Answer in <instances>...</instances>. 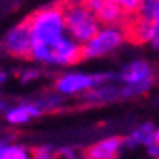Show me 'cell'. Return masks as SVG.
Returning a JSON list of instances; mask_svg holds the SVG:
<instances>
[{
	"label": "cell",
	"mask_w": 159,
	"mask_h": 159,
	"mask_svg": "<svg viewBox=\"0 0 159 159\" xmlns=\"http://www.w3.org/2000/svg\"><path fill=\"white\" fill-rule=\"evenodd\" d=\"M116 82L121 87L123 102L146 97L157 85V68L146 57H134L125 61L116 70Z\"/></svg>",
	"instance_id": "cell-1"
},
{
	"label": "cell",
	"mask_w": 159,
	"mask_h": 159,
	"mask_svg": "<svg viewBox=\"0 0 159 159\" xmlns=\"http://www.w3.org/2000/svg\"><path fill=\"white\" fill-rule=\"evenodd\" d=\"M116 82V70H76V68H65L57 72L51 87L63 95L65 98H80L91 89Z\"/></svg>",
	"instance_id": "cell-2"
},
{
	"label": "cell",
	"mask_w": 159,
	"mask_h": 159,
	"mask_svg": "<svg viewBox=\"0 0 159 159\" xmlns=\"http://www.w3.org/2000/svg\"><path fill=\"white\" fill-rule=\"evenodd\" d=\"M27 19L30 25L32 46H53L57 40H61L66 34L63 2L38 8Z\"/></svg>",
	"instance_id": "cell-3"
},
{
	"label": "cell",
	"mask_w": 159,
	"mask_h": 159,
	"mask_svg": "<svg viewBox=\"0 0 159 159\" xmlns=\"http://www.w3.org/2000/svg\"><path fill=\"white\" fill-rule=\"evenodd\" d=\"M82 48L84 46L66 32L53 46H32L30 61L44 68H72L84 61Z\"/></svg>",
	"instance_id": "cell-4"
},
{
	"label": "cell",
	"mask_w": 159,
	"mask_h": 159,
	"mask_svg": "<svg viewBox=\"0 0 159 159\" xmlns=\"http://www.w3.org/2000/svg\"><path fill=\"white\" fill-rule=\"evenodd\" d=\"M129 38L159 51V0H142L140 8L127 21Z\"/></svg>",
	"instance_id": "cell-5"
},
{
	"label": "cell",
	"mask_w": 159,
	"mask_h": 159,
	"mask_svg": "<svg viewBox=\"0 0 159 159\" xmlns=\"http://www.w3.org/2000/svg\"><path fill=\"white\" fill-rule=\"evenodd\" d=\"M131 42L127 25H102L98 32L82 48L84 61H98L121 51Z\"/></svg>",
	"instance_id": "cell-6"
},
{
	"label": "cell",
	"mask_w": 159,
	"mask_h": 159,
	"mask_svg": "<svg viewBox=\"0 0 159 159\" xmlns=\"http://www.w3.org/2000/svg\"><path fill=\"white\" fill-rule=\"evenodd\" d=\"M63 10H65L66 32L82 46L87 44L102 27L98 17L93 13V10H89V6L84 0H65Z\"/></svg>",
	"instance_id": "cell-7"
},
{
	"label": "cell",
	"mask_w": 159,
	"mask_h": 159,
	"mask_svg": "<svg viewBox=\"0 0 159 159\" xmlns=\"http://www.w3.org/2000/svg\"><path fill=\"white\" fill-rule=\"evenodd\" d=\"M32 49V34L29 19H23L15 25H11L0 38V55L13 61H25L30 59Z\"/></svg>",
	"instance_id": "cell-8"
},
{
	"label": "cell",
	"mask_w": 159,
	"mask_h": 159,
	"mask_svg": "<svg viewBox=\"0 0 159 159\" xmlns=\"http://www.w3.org/2000/svg\"><path fill=\"white\" fill-rule=\"evenodd\" d=\"M44 112L38 108V104L32 101V98H23L19 102H13L8 106V110L4 112L2 119L10 125V127H23V125H29L34 119L42 117Z\"/></svg>",
	"instance_id": "cell-9"
},
{
	"label": "cell",
	"mask_w": 159,
	"mask_h": 159,
	"mask_svg": "<svg viewBox=\"0 0 159 159\" xmlns=\"http://www.w3.org/2000/svg\"><path fill=\"white\" fill-rule=\"evenodd\" d=\"M125 152L123 136H104L84 150V159H117Z\"/></svg>",
	"instance_id": "cell-10"
},
{
	"label": "cell",
	"mask_w": 159,
	"mask_h": 159,
	"mask_svg": "<svg viewBox=\"0 0 159 159\" xmlns=\"http://www.w3.org/2000/svg\"><path fill=\"white\" fill-rule=\"evenodd\" d=\"M102 25H127L129 15L116 0H84Z\"/></svg>",
	"instance_id": "cell-11"
},
{
	"label": "cell",
	"mask_w": 159,
	"mask_h": 159,
	"mask_svg": "<svg viewBox=\"0 0 159 159\" xmlns=\"http://www.w3.org/2000/svg\"><path fill=\"white\" fill-rule=\"evenodd\" d=\"M155 129L157 125L150 119L146 121H138L136 125H133L125 134H123V142H125V150L134 152V150H144L148 144L155 142Z\"/></svg>",
	"instance_id": "cell-12"
},
{
	"label": "cell",
	"mask_w": 159,
	"mask_h": 159,
	"mask_svg": "<svg viewBox=\"0 0 159 159\" xmlns=\"http://www.w3.org/2000/svg\"><path fill=\"white\" fill-rule=\"evenodd\" d=\"M80 101L87 106H106V104L123 102V95H121V87H119L117 82H110V84L91 89L84 97H80Z\"/></svg>",
	"instance_id": "cell-13"
},
{
	"label": "cell",
	"mask_w": 159,
	"mask_h": 159,
	"mask_svg": "<svg viewBox=\"0 0 159 159\" xmlns=\"http://www.w3.org/2000/svg\"><path fill=\"white\" fill-rule=\"evenodd\" d=\"M30 98L38 104V108L44 112V116H48V114H57V112L65 110L66 101H68V98H65L63 95H59L53 87L48 89V91L34 93V95H30Z\"/></svg>",
	"instance_id": "cell-14"
},
{
	"label": "cell",
	"mask_w": 159,
	"mask_h": 159,
	"mask_svg": "<svg viewBox=\"0 0 159 159\" xmlns=\"http://www.w3.org/2000/svg\"><path fill=\"white\" fill-rule=\"evenodd\" d=\"M44 74H46L44 66L34 63V65H29V66H21L15 72V78H17V82L21 85H34L44 78Z\"/></svg>",
	"instance_id": "cell-15"
},
{
	"label": "cell",
	"mask_w": 159,
	"mask_h": 159,
	"mask_svg": "<svg viewBox=\"0 0 159 159\" xmlns=\"http://www.w3.org/2000/svg\"><path fill=\"white\" fill-rule=\"evenodd\" d=\"M0 159H32V148L21 140H13L4 148Z\"/></svg>",
	"instance_id": "cell-16"
},
{
	"label": "cell",
	"mask_w": 159,
	"mask_h": 159,
	"mask_svg": "<svg viewBox=\"0 0 159 159\" xmlns=\"http://www.w3.org/2000/svg\"><path fill=\"white\" fill-rule=\"evenodd\" d=\"M32 159H61L59 148L53 144H38L32 148Z\"/></svg>",
	"instance_id": "cell-17"
},
{
	"label": "cell",
	"mask_w": 159,
	"mask_h": 159,
	"mask_svg": "<svg viewBox=\"0 0 159 159\" xmlns=\"http://www.w3.org/2000/svg\"><path fill=\"white\" fill-rule=\"evenodd\" d=\"M116 2L121 6V8L125 10V13L131 17V15H134V13L138 11V8H140V2H142V0H116Z\"/></svg>",
	"instance_id": "cell-18"
},
{
	"label": "cell",
	"mask_w": 159,
	"mask_h": 159,
	"mask_svg": "<svg viewBox=\"0 0 159 159\" xmlns=\"http://www.w3.org/2000/svg\"><path fill=\"white\" fill-rule=\"evenodd\" d=\"M144 153L148 159H159V144L157 142H152L144 148Z\"/></svg>",
	"instance_id": "cell-19"
},
{
	"label": "cell",
	"mask_w": 159,
	"mask_h": 159,
	"mask_svg": "<svg viewBox=\"0 0 159 159\" xmlns=\"http://www.w3.org/2000/svg\"><path fill=\"white\" fill-rule=\"evenodd\" d=\"M13 140H15V136H13V134H0V157H2L4 148H6L10 142H13Z\"/></svg>",
	"instance_id": "cell-20"
},
{
	"label": "cell",
	"mask_w": 159,
	"mask_h": 159,
	"mask_svg": "<svg viewBox=\"0 0 159 159\" xmlns=\"http://www.w3.org/2000/svg\"><path fill=\"white\" fill-rule=\"evenodd\" d=\"M8 82H10V72L6 68H0V93L4 91V87L8 85Z\"/></svg>",
	"instance_id": "cell-21"
},
{
	"label": "cell",
	"mask_w": 159,
	"mask_h": 159,
	"mask_svg": "<svg viewBox=\"0 0 159 159\" xmlns=\"http://www.w3.org/2000/svg\"><path fill=\"white\" fill-rule=\"evenodd\" d=\"M8 106H10V102L6 101V98H2V97H0V117L4 116V112L8 110Z\"/></svg>",
	"instance_id": "cell-22"
},
{
	"label": "cell",
	"mask_w": 159,
	"mask_h": 159,
	"mask_svg": "<svg viewBox=\"0 0 159 159\" xmlns=\"http://www.w3.org/2000/svg\"><path fill=\"white\" fill-rule=\"evenodd\" d=\"M155 142H157V144H159V127H157V129H155Z\"/></svg>",
	"instance_id": "cell-23"
}]
</instances>
